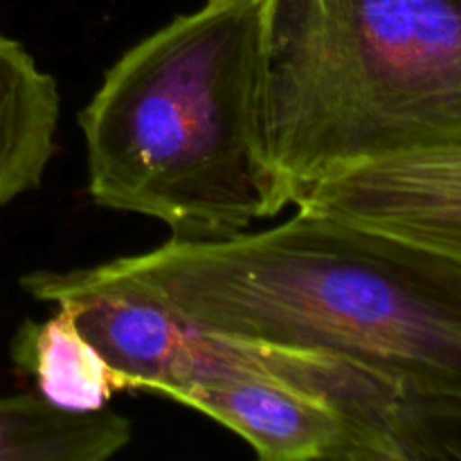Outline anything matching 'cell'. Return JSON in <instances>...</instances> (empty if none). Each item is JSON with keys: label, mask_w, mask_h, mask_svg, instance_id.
<instances>
[{"label": "cell", "mask_w": 461, "mask_h": 461, "mask_svg": "<svg viewBox=\"0 0 461 461\" xmlns=\"http://www.w3.org/2000/svg\"><path fill=\"white\" fill-rule=\"evenodd\" d=\"M225 336L349 360L403 390L461 399V264L295 210L264 230L176 239L75 268Z\"/></svg>", "instance_id": "6da1fadb"}, {"label": "cell", "mask_w": 461, "mask_h": 461, "mask_svg": "<svg viewBox=\"0 0 461 461\" xmlns=\"http://www.w3.org/2000/svg\"><path fill=\"white\" fill-rule=\"evenodd\" d=\"M95 205L223 239L291 207L266 138V0H203L126 50L79 111Z\"/></svg>", "instance_id": "7a4b0ae2"}, {"label": "cell", "mask_w": 461, "mask_h": 461, "mask_svg": "<svg viewBox=\"0 0 461 461\" xmlns=\"http://www.w3.org/2000/svg\"><path fill=\"white\" fill-rule=\"evenodd\" d=\"M266 138L291 207L349 167L461 142V0H266Z\"/></svg>", "instance_id": "3957f363"}, {"label": "cell", "mask_w": 461, "mask_h": 461, "mask_svg": "<svg viewBox=\"0 0 461 461\" xmlns=\"http://www.w3.org/2000/svg\"><path fill=\"white\" fill-rule=\"evenodd\" d=\"M300 349L203 329L192 376L167 399L205 414L264 461H369L363 430L302 378Z\"/></svg>", "instance_id": "277c9868"}, {"label": "cell", "mask_w": 461, "mask_h": 461, "mask_svg": "<svg viewBox=\"0 0 461 461\" xmlns=\"http://www.w3.org/2000/svg\"><path fill=\"white\" fill-rule=\"evenodd\" d=\"M293 207L461 264V142L410 149L327 176Z\"/></svg>", "instance_id": "5b68a950"}, {"label": "cell", "mask_w": 461, "mask_h": 461, "mask_svg": "<svg viewBox=\"0 0 461 461\" xmlns=\"http://www.w3.org/2000/svg\"><path fill=\"white\" fill-rule=\"evenodd\" d=\"M59 115L57 79L0 32V207L41 185L57 153Z\"/></svg>", "instance_id": "8992f818"}, {"label": "cell", "mask_w": 461, "mask_h": 461, "mask_svg": "<svg viewBox=\"0 0 461 461\" xmlns=\"http://www.w3.org/2000/svg\"><path fill=\"white\" fill-rule=\"evenodd\" d=\"M57 311L43 322L25 320L14 333L12 360L34 392L68 412H99L113 396L126 392V381L77 324L75 311Z\"/></svg>", "instance_id": "52a82bcc"}, {"label": "cell", "mask_w": 461, "mask_h": 461, "mask_svg": "<svg viewBox=\"0 0 461 461\" xmlns=\"http://www.w3.org/2000/svg\"><path fill=\"white\" fill-rule=\"evenodd\" d=\"M133 439L126 417L68 412L36 392L0 399V461H104Z\"/></svg>", "instance_id": "ba28073f"}]
</instances>
